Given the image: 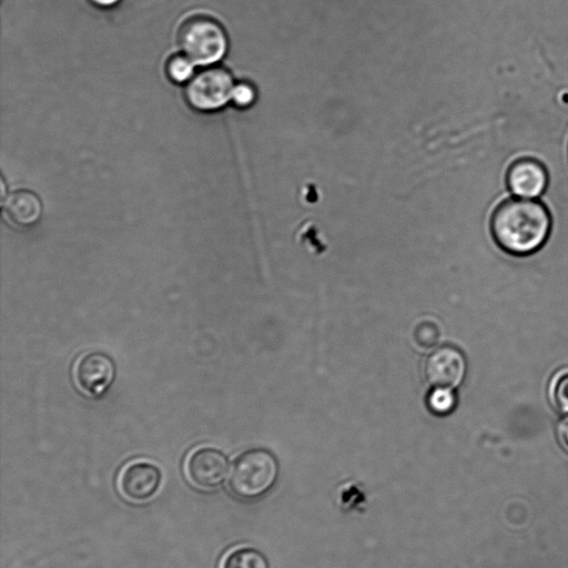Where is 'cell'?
<instances>
[{
    "mask_svg": "<svg viewBox=\"0 0 568 568\" xmlns=\"http://www.w3.org/2000/svg\"><path fill=\"white\" fill-rule=\"evenodd\" d=\"M551 230L548 209L532 199H509L500 203L490 220L495 243L504 252L526 256L547 242Z\"/></svg>",
    "mask_w": 568,
    "mask_h": 568,
    "instance_id": "obj_1",
    "label": "cell"
},
{
    "mask_svg": "<svg viewBox=\"0 0 568 568\" xmlns=\"http://www.w3.org/2000/svg\"><path fill=\"white\" fill-rule=\"evenodd\" d=\"M278 477V464L272 453L254 448L241 454L232 465L227 486L242 500H254L268 493Z\"/></svg>",
    "mask_w": 568,
    "mask_h": 568,
    "instance_id": "obj_2",
    "label": "cell"
},
{
    "mask_svg": "<svg viewBox=\"0 0 568 568\" xmlns=\"http://www.w3.org/2000/svg\"><path fill=\"white\" fill-rule=\"evenodd\" d=\"M178 42L195 65H211L223 58L227 39L223 28L210 17L193 16L179 29Z\"/></svg>",
    "mask_w": 568,
    "mask_h": 568,
    "instance_id": "obj_3",
    "label": "cell"
},
{
    "mask_svg": "<svg viewBox=\"0 0 568 568\" xmlns=\"http://www.w3.org/2000/svg\"><path fill=\"white\" fill-rule=\"evenodd\" d=\"M234 89L231 74L223 68H207L193 75L185 87L189 104L200 111L225 105Z\"/></svg>",
    "mask_w": 568,
    "mask_h": 568,
    "instance_id": "obj_4",
    "label": "cell"
},
{
    "mask_svg": "<svg viewBox=\"0 0 568 568\" xmlns=\"http://www.w3.org/2000/svg\"><path fill=\"white\" fill-rule=\"evenodd\" d=\"M184 470L192 485L201 489H214L221 486L229 471V459L219 449L200 447L190 453Z\"/></svg>",
    "mask_w": 568,
    "mask_h": 568,
    "instance_id": "obj_5",
    "label": "cell"
},
{
    "mask_svg": "<svg viewBox=\"0 0 568 568\" xmlns=\"http://www.w3.org/2000/svg\"><path fill=\"white\" fill-rule=\"evenodd\" d=\"M116 371L112 358L101 352L84 354L75 364L78 386L88 395L98 397L113 384Z\"/></svg>",
    "mask_w": 568,
    "mask_h": 568,
    "instance_id": "obj_6",
    "label": "cell"
},
{
    "mask_svg": "<svg viewBox=\"0 0 568 568\" xmlns=\"http://www.w3.org/2000/svg\"><path fill=\"white\" fill-rule=\"evenodd\" d=\"M161 481L162 473L156 465L138 460L128 464L121 470L118 487L124 498L142 503L158 493Z\"/></svg>",
    "mask_w": 568,
    "mask_h": 568,
    "instance_id": "obj_7",
    "label": "cell"
},
{
    "mask_svg": "<svg viewBox=\"0 0 568 568\" xmlns=\"http://www.w3.org/2000/svg\"><path fill=\"white\" fill-rule=\"evenodd\" d=\"M464 354L453 347L443 346L433 352L425 363V376L434 387L455 388L466 375Z\"/></svg>",
    "mask_w": 568,
    "mask_h": 568,
    "instance_id": "obj_8",
    "label": "cell"
},
{
    "mask_svg": "<svg viewBox=\"0 0 568 568\" xmlns=\"http://www.w3.org/2000/svg\"><path fill=\"white\" fill-rule=\"evenodd\" d=\"M506 181L509 191L516 196L535 199L546 190L548 173L539 161L523 158L509 166Z\"/></svg>",
    "mask_w": 568,
    "mask_h": 568,
    "instance_id": "obj_9",
    "label": "cell"
},
{
    "mask_svg": "<svg viewBox=\"0 0 568 568\" xmlns=\"http://www.w3.org/2000/svg\"><path fill=\"white\" fill-rule=\"evenodd\" d=\"M3 210L7 217L17 226L36 224L42 213L39 197L26 190L12 192L3 200Z\"/></svg>",
    "mask_w": 568,
    "mask_h": 568,
    "instance_id": "obj_10",
    "label": "cell"
},
{
    "mask_svg": "<svg viewBox=\"0 0 568 568\" xmlns=\"http://www.w3.org/2000/svg\"><path fill=\"white\" fill-rule=\"evenodd\" d=\"M220 568H270L266 557L252 547H237L225 554Z\"/></svg>",
    "mask_w": 568,
    "mask_h": 568,
    "instance_id": "obj_11",
    "label": "cell"
},
{
    "mask_svg": "<svg viewBox=\"0 0 568 568\" xmlns=\"http://www.w3.org/2000/svg\"><path fill=\"white\" fill-rule=\"evenodd\" d=\"M548 398L560 415H568V367L558 369L548 384Z\"/></svg>",
    "mask_w": 568,
    "mask_h": 568,
    "instance_id": "obj_12",
    "label": "cell"
},
{
    "mask_svg": "<svg viewBox=\"0 0 568 568\" xmlns=\"http://www.w3.org/2000/svg\"><path fill=\"white\" fill-rule=\"evenodd\" d=\"M456 395L453 388L435 387L428 395L427 403L430 410L438 415H447L456 406Z\"/></svg>",
    "mask_w": 568,
    "mask_h": 568,
    "instance_id": "obj_13",
    "label": "cell"
},
{
    "mask_svg": "<svg viewBox=\"0 0 568 568\" xmlns=\"http://www.w3.org/2000/svg\"><path fill=\"white\" fill-rule=\"evenodd\" d=\"M194 65L184 54L172 55L166 62L168 77L175 83L190 81L193 77Z\"/></svg>",
    "mask_w": 568,
    "mask_h": 568,
    "instance_id": "obj_14",
    "label": "cell"
},
{
    "mask_svg": "<svg viewBox=\"0 0 568 568\" xmlns=\"http://www.w3.org/2000/svg\"><path fill=\"white\" fill-rule=\"evenodd\" d=\"M255 99L254 89L247 83L234 85L231 100L236 106L245 108L253 103Z\"/></svg>",
    "mask_w": 568,
    "mask_h": 568,
    "instance_id": "obj_15",
    "label": "cell"
},
{
    "mask_svg": "<svg viewBox=\"0 0 568 568\" xmlns=\"http://www.w3.org/2000/svg\"><path fill=\"white\" fill-rule=\"evenodd\" d=\"M558 437L562 447L568 450V417L559 423Z\"/></svg>",
    "mask_w": 568,
    "mask_h": 568,
    "instance_id": "obj_16",
    "label": "cell"
},
{
    "mask_svg": "<svg viewBox=\"0 0 568 568\" xmlns=\"http://www.w3.org/2000/svg\"><path fill=\"white\" fill-rule=\"evenodd\" d=\"M92 4L101 7V8H109L115 6L120 0H88Z\"/></svg>",
    "mask_w": 568,
    "mask_h": 568,
    "instance_id": "obj_17",
    "label": "cell"
}]
</instances>
